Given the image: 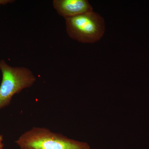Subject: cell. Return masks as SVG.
<instances>
[{
    "label": "cell",
    "mask_w": 149,
    "mask_h": 149,
    "mask_svg": "<svg viewBox=\"0 0 149 149\" xmlns=\"http://www.w3.org/2000/svg\"><path fill=\"white\" fill-rule=\"evenodd\" d=\"M15 142L21 149H91L86 142L69 139L44 127H33Z\"/></svg>",
    "instance_id": "1"
},
{
    "label": "cell",
    "mask_w": 149,
    "mask_h": 149,
    "mask_svg": "<svg viewBox=\"0 0 149 149\" xmlns=\"http://www.w3.org/2000/svg\"><path fill=\"white\" fill-rule=\"evenodd\" d=\"M2 80L0 85V110L9 105L15 94L35 84L37 78L24 67H12L4 60L0 61Z\"/></svg>",
    "instance_id": "2"
},
{
    "label": "cell",
    "mask_w": 149,
    "mask_h": 149,
    "mask_svg": "<svg viewBox=\"0 0 149 149\" xmlns=\"http://www.w3.org/2000/svg\"><path fill=\"white\" fill-rule=\"evenodd\" d=\"M65 21L68 36L80 42H96L101 39L105 31L103 18L93 10L65 19Z\"/></svg>",
    "instance_id": "3"
},
{
    "label": "cell",
    "mask_w": 149,
    "mask_h": 149,
    "mask_svg": "<svg viewBox=\"0 0 149 149\" xmlns=\"http://www.w3.org/2000/svg\"><path fill=\"white\" fill-rule=\"evenodd\" d=\"M53 6L59 15L65 19L93 11L87 0H54Z\"/></svg>",
    "instance_id": "4"
},
{
    "label": "cell",
    "mask_w": 149,
    "mask_h": 149,
    "mask_svg": "<svg viewBox=\"0 0 149 149\" xmlns=\"http://www.w3.org/2000/svg\"><path fill=\"white\" fill-rule=\"evenodd\" d=\"M14 1L13 0H0V6L5 5L7 4L12 3Z\"/></svg>",
    "instance_id": "5"
},
{
    "label": "cell",
    "mask_w": 149,
    "mask_h": 149,
    "mask_svg": "<svg viewBox=\"0 0 149 149\" xmlns=\"http://www.w3.org/2000/svg\"><path fill=\"white\" fill-rule=\"evenodd\" d=\"M3 137V135H0V149H3L4 147Z\"/></svg>",
    "instance_id": "6"
}]
</instances>
